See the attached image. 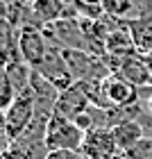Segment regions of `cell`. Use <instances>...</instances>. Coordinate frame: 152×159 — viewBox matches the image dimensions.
<instances>
[{
    "label": "cell",
    "instance_id": "1",
    "mask_svg": "<svg viewBox=\"0 0 152 159\" xmlns=\"http://www.w3.org/2000/svg\"><path fill=\"white\" fill-rule=\"evenodd\" d=\"M86 132L77 125L73 118H66L61 114H52L46 132V148L48 152L55 150H82Z\"/></svg>",
    "mask_w": 152,
    "mask_h": 159
},
{
    "label": "cell",
    "instance_id": "2",
    "mask_svg": "<svg viewBox=\"0 0 152 159\" xmlns=\"http://www.w3.org/2000/svg\"><path fill=\"white\" fill-rule=\"evenodd\" d=\"M37 116V98L32 89H25L18 93L16 100L5 109V139L7 143H14L20 134L30 127V123Z\"/></svg>",
    "mask_w": 152,
    "mask_h": 159
},
{
    "label": "cell",
    "instance_id": "3",
    "mask_svg": "<svg viewBox=\"0 0 152 159\" xmlns=\"http://www.w3.org/2000/svg\"><path fill=\"white\" fill-rule=\"evenodd\" d=\"M48 50H50V41L46 39L41 27L32 25V23H25V25L18 27V52H20L25 64L37 68L46 59Z\"/></svg>",
    "mask_w": 152,
    "mask_h": 159
},
{
    "label": "cell",
    "instance_id": "4",
    "mask_svg": "<svg viewBox=\"0 0 152 159\" xmlns=\"http://www.w3.org/2000/svg\"><path fill=\"white\" fill-rule=\"evenodd\" d=\"M34 70H37L39 75H43L46 80H50L59 91L68 89L70 84H75V80H73V75H70V70H68L66 57H64V50L57 48V46H50L46 59H43Z\"/></svg>",
    "mask_w": 152,
    "mask_h": 159
},
{
    "label": "cell",
    "instance_id": "5",
    "mask_svg": "<svg viewBox=\"0 0 152 159\" xmlns=\"http://www.w3.org/2000/svg\"><path fill=\"white\" fill-rule=\"evenodd\" d=\"M93 102H91V93H89V84L86 82H75L68 89H64L57 98L55 111L61 114L66 118H77L79 114H84Z\"/></svg>",
    "mask_w": 152,
    "mask_h": 159
},
{
    "label": "cell",
    "instance_id": "6",
    "mask_svg": "<svg viewBox=\"0 0 152 159\" xmlns=\"http://www.w3.org/2000/svg\"><path fill=\"white\" fill-rule=\"evenodd\" d=\"M82 152L89 159H114L116 155H120V150L114 141L111 129H91L86 132Z\"/></svg>",
    "mask_w": 152,
    "mask_h": 159
},
{
    "label": "cell",
    "instance_id": "7",
    "mask_svg": "<svg viewBox=\"0 0 152 159\" xmlns=\"http://www.w3.org/2000/svg\"><path fill=\"white\" fill-rule=\"evenodd\" d=\"M114 73H118L120 77H125L127 82H132L134 86H139V89H152V80H150L148 66H145V61H143L141 52H132V55H127L125 59H120L118 68H116Z\"/></svg>",
    "mask_w": 152,
    "mask_h": 159
},
{
    "label": "cell",
    "instance_id": "8",
    "mask_svg": "<svg viewBox=\"0 0 152 159\" xmlns=\"http://www.w3.org/2000/svg\"><path fill=\"white\" fill-rule=\"evenodd\" d=\"M111 134H114V141H116V146H118L120 152H125V150H129L134 143L145 139V129H143V125L136 123V120H123L118 125H114Z\"/></svg>",
    "mask_w": 152,
    "mask_h": 159
},
{
    "label": "cell",
    "instance_id": "9",
    "mask_svg": "<svg viewBox=\"0 0 152 159\" xmlns=\"http://www.w3.org/2000/svg\"><path fill=\"white\" fill-rule=\"evenodd\" d=\"M32 70H34V68L30 66V64H25L23 59H14V61H7V64H5L2 75H5V77L14 84L16 93H23L25 89H30Z\"/></svg>",
    "mask_w": 152,
    "mask_h": 159
},
{
    "label": "cell",
    "instance_id": "10",
    "mask_svg": "<svg viewBox=\"0 0 152 159\" xmlns=\"http://www.w3.org/2000/svg\"><path fill=\"white\" fill-rule=\"evenodd\" d=\"M100 7L107 16L116 20H132L136 18V0H100Z\"/></svg>",
    "mask_w": 152,
    "mask_h": 159
},
{
    "label": "cell",
    "instance_id": "11",
    "mask_svg": "<svg viewBox=\"0 0 152 159\" xmlns=\"http://www.w3.org/2000/svg\"><path fill=\"white\" fill-rule=\"evenodd\" d=\"M123 155L129 157V159H152V139H150V136L141 139L139 143H134L129 150H125Z\"/></svg>",
    "mask_w": 152,
    "mask_h": 159
},
{
    "label": "cell",
    "instance_id": "12",
    "mask_svg": "<svg viewBox=\"0 0 152 159\" xmlns=\"http://www.w3.org/2000/svg\"><path fill=\"white\" fill-rule=\"evenodd\" d=\"M2 159H39V157L34 155L30 148H25V146H20L18 141H14V143H7Z\"/></svg>",
    "mask_w": 152,
    "mask_h": 159
},
{
    "label": "cell",
    "instance_id": "13",
    "mask_svg": "<svg viewBox=\"0 0 152 159\" xmlns=\"http://www.w3.org/2000/svg\"><path fill=\"white\" fill-rule=\"evenodd\" d=\"M46 159H89L82 150H55V152H48Z\"/></svg>",
    "mask_w": 152,
    "mask_h": 159
},
{
    "label": "cell",
    "instance_id": "14",
    "mask_svg": "<svg viewBox=\"0 0 152 159\" xmlns=\"http://www.w3.org/2000/svg\"><path fill=\"white\" fill-rule=\"evenodd\" d=\"M143 61H145V66H148V73H150V80H152V52L143 55Z\"/></svg>",
    "mask_w": 152,
    "mask_h": 159
},
{
    "label": "cell",
    "instance_id": "15",
    "mask_svg": "<svg viewBox=\"0 0 152 159\" xmlns=\"http://www.w3.org/2000/svg\"><path fill=\"white\" fill-rule=\"evenodd\" d=\"M148 96H150V98H148V111L152 114V89L148 91Z\"/></svg>",
    "mask_w": 152,
    "mask_h": 159
},
{
    "label": "cell",
    "instance_id": "16",
    "mask_svg": "<svg viewBox=\"0 0 152 159\" xmlns=\"http://www.w3.org/2000/svg\"><path fill=\"white\" fill-rule=\"evenodd\" d=\"M79 2H86V5H100V0H79Z\"/></svg>",
    "mask_w": 152,
    "mask_h": 159
},
{
    "label": "cell",
    "instance_id": "17",
    "mask_svg": "<svg viewBox=\"0 0 152 159\" xmlns=\"http://www.w3.org/2000/svg\"><path fill=\"white\" fill-rule=\"evenodd\" d=\"M114 159H129V157H125V155H123V152H120V155H116Z\"/></svg>",
    "mask_w": 152,
    "mask_h": 159
}]
</instances>
